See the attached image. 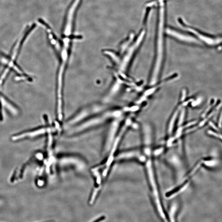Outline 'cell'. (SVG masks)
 <instances>
[{"label":"cell","mask_w":222,"mask_h":222,"mask_svg":"<svg viewBox=\"0 0 222 222\" xmlns=\"http://www.w3.org/2000/svg\"><path fill=\"white\" fill-rule=\"evenodd\" d=\"M121 118H122V117L116 118L115 120L114 121L113 123L112 124V126H111L110 129L108 133V137L106 140L105 148L107 150H108L110 147Z\"/></svg>","instance_id":"obj_4"},{"label":"cell","mask_w":222,"mask_h":222,"mask_svg":"<svg viewBox=\"0 0 222 222\" xmlns=\"http://www.w3.org/2000/svg\"><path fill=\"white\" fill-rule=\"evenodd\" d=\"M188 182H184L179 187L177 188L172 190V191L168 192L166 194V197L168 198H172L173 197L176 196L179 193H181L182 192L184 191L185 189L188 186Z\"/></svg>","instance_id":"obj_6"},{"label":"cell","mask_w":222,"mask_h":222,"mask_svg":"<svg viewBox=\"0 0 222 222\" xmlns=\"http://www.w3.org/2000/svg\"><path fill=\"white\" fill-rule=\"evenodd\" d=\"M117 160H135L145 163L146 156L142 150L138 149L129 150L120 153L116 156Z\"/></svg>","instance_id":"obj_1"},{"label":"cell","mask_w":222,"mask_h":222,"mask_svg":"<svg viewBox=\"0 0 222 222\" xmlns=\"http://www.w3.org/2000/svg\"><path fill=\"white\" fill-rule=\"evenodd\" d=\"M105 219H106V217H105V216H101V217L97 219L96 220H95V221L93 222H100L102 221H104Z\"/></svg>","instance_id":"obj_8"},{"label":"cell","mask_w":222,"mask_h":222,"mask_svg":"<svg viewBox=\"0 0 222 222\" xmlns=\"http://www.w3.org/2000/svg\"><path fill=\"white\" fill-rule=\"evenodd\" d=\"M177 209V205L175 203L172 204V206L171 207L170 209L169 212V216L170 220L171 222H175V219H174V216H175V213Z\"/></svg>","instance_id":"obj_7"},{"label":"cell","mask_w":222,"mask_h":222,"mask_svg":"<svg viewBox=\"0 0 222 222\" xmlns=\"http://www.w3.org/2000/svg\"><path fill=\"white\" fill-rule=\"evenodd\" d=\"M144 34H145V33H144V31H142L140 35H139V38L136 41L135 43L132 46L128 49V51L125 54L122 59H120V63L118 65L119 66V69L121 71H125L135 51L140 44Z\"/></svg>","instance_id":"obj_2"},{"label":"cell","mask_w":222,"mask_h":222,"mask_svg":"<svg viewBox=\"0 0 222 222\" xmlns=\"http://www.w3.org/2000/svg\"><path fill=\"white\" fill-rule=\"evenodd\" d=\"M59 163L62 165H71L76 167L78 169H83L85 165L82 160L76 157H64L59 160Z\"/></svg>","instance_id":"obj_3"},{"label":"cell","mask_w":222,"mask_h":222,"mask_svg":"<svg viewBox=\"0 0 222 222\" xmlns=\"http://www.w3.org/2000/svg\"><path fill=\"white\" fill-rule=\"evenodd\" d=\"M167 33L171 36L175 37L176 38L182 41L187 42H197L198 41L196 39L190 36H186L184 34H180L179 32L174 31L172 29H168L167 30Z\"/></svg>","instance_id":"obj_5"}]
</instances>
